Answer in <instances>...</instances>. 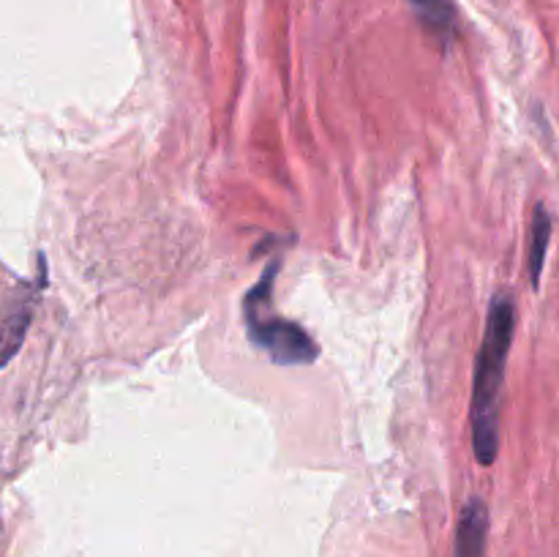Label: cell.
<instances>
[{
	"instance_id": "6da1fadb",
	"label": "cell",
	"mask_w": 559,
	"mask_h": 557,
	"mask_svg": "<svg viewBox=\"0 0 559 557\" xmlns=\"http://www.w3.org/2000/svg\"><path fill=\"white\" fill-rule=\"evenodd\" d=\"M513 331H516V306L508 293L495 295L486 317L484 344L475 358L473 404H469V424H473V451L484 467L495 464L500 451V393L506 382V364L511 353Z\"/></svg>"
},
{
	"instance_id": "7a4b0ae2",
	"label": "cell",
	"mask_w": 559,
	"mask_h": 557,
	"mask_svg": "<svg viewBox=\"0 0 559 557\" xmlns=\"http://www.w3.org/2000/svg\"><path fill=\"white\" fill-rule=\"evenodd\" d=\"M278 260L265 268L260 282L246 293L243 298V322L246 333L254 347L265 349L271 360L282 366L314 364L320 358V347L314 339L293 320H284L273 311V284H276Z\"/></svg>"
},
{
	"instance_id": "3957f363",
	"label": "cell",
	"mask_w": 559,
	"mask_h": 557,
	"mask_svg": "<svg viewBox=\"0 0 559 557\" xmlns=\"http://www.w3.org/2000/svg\"><path fill=\"white\" fill-rule=\"evenodd\" d=\"M486 541H489V508L480 497H473L459 517L453 557H486Z\"/></svg>"
},
{
	"instance_id": "277c9868",
	"label": "cell",
	"mask_w": 559,
	"mask_h": 557,
	"mask_svg": "<svg viewBox=\"0 0 559 557\" xmlns=\"http://www.w3.org/2000/svg\"><path fill=\"white\" fill-rule=\"evenodd\" d=\"M33 317V298H14L0 306V366L9 364L16 355V349L25 342V333L31 328Z\"/></svg>"
},
{
	"instance_id": "5b68a950",
	"label": "cell",
	"mask_w": 559,
	"mask_h": 557,
	"mask_svg": "<svg viewBox=\"0 0 559 557\" xmlns=\"http://www.w3.org/2000/svg\"><path fill=\"white\" fill-rule=\"evenodd\" d=\"M551 240V216L546 205H535L533 222H530V240H527V271L533 289L540 287V273H544L546 251Z\"/></svg>"
}]
</instances>
